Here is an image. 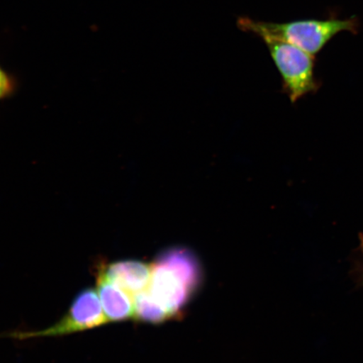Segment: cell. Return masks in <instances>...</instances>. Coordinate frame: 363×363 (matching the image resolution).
<instances>
[{
    "mask_svg": "<svg viewBox=\"0 0 363 363\" xmlns=\"http://www.w3.org/2000/svg\"><path fill=\"white\" fill-rule=\"evenodd\" d=\"M238 26L244 33L257 36L267 35L285 40L315 57L334 36L343 31L356 33L358 21L356 17H352L346 20H301L274 23L240 17Z\"/></svg>",
    "mask_w": 363,
    "mask_h": 363,
    "instance_id": "6da1fadb",
    "label": "cell"
},
{
    "mask_svg": "<svg viewBox=\"0 0 363 363\" xmlns=\"http://www.w3.org/2000/svg\"><path fill=\"white\" fill-rule=\"evenodd\" d=\"M258 38L269 49L282 78L284 92L290 101L296 103L306 95L316 92L319 84L315 75V56L270 35H262Z\"/></svg>",
    "mask_w": 363,
    "mask_h": 363,
    "instance_id": "7a4b0ae2",
    "label": "cell"
},
{
    "mask_svg": "<svg viewBox=\"0 0 363 363\" xmlns=\"http://www.w3.org/2000/svg\"><path fill=\"white\" fill-rule=\"evenodd\" d=\"M107 323L96 291L94 289H85L76 295L69 310L55 325L43 330L16 331L7 335L18 340L58 337L99 328Z\"/></svg>",
    "mask_w": 363,
    "mask_h": 363,
    "instance_id": "3957f363",
    "label": "cell"
},
{
    "mask_svg": "<svg viewBox=\"0 0 363 363\" xmlns=\"http://www.w3.org/2000/svg\"><path fill=\"white\" fill-rule=\"evenodd\" d=\"M147 290L169 317L180 314L194 295L178 274L157 262L152 265L151 279Z\"/></svg>",
    "mask_w": 363,
    "mask_h": 363,
    "instance_id": "277c9868",
    "label": "cell"
},
{
    "mask_svg": "<svg viewBox=\"0 0 363 363\" xmlns=\"http://www.w3.org/2000/svg\"><path fill=\"white\" fill-rule=\"evenodd\" d=\"M101 274L128 293L130 296L146 290L152 275V265L138 260H121L101 264Z\"/></svg>",
    "mask_w": 363,
    "mask_h": 363,
    "instance_id": "5b68a950",
    "label": "cell"
},
{
    "mask_svg": "<svg viewBox=\"0 0 363 363\" xmlns=\"http://www.w3.org/2000/svg\"><path fill=\"white\" fill-rule=\"evenodd\" d=\"M97 288L108 323L125 321L133 317V299L120 286L97 274Z\"/></svg>",
    "mask_w": 363,
    "mask_h": 363,
    "instance_id": "8992f818",
    "label": "cell"
},
{
    "mask_svg": "<svg viewBox=\"0 0 363 363\" xmlns=\"http://www.w3.org/2000/svg\"><path fill=\"white\" fill-rule=\"evenodd\" d=\"M157 262L169 267L178 274L194 294L202 284L201 263L192 252L183 247H175L162 252Z\"/></svg>",
    "mask_w": 363,
    "mask_h": 363,
    "instance_id": "52a82bcc",
    "label": "cell"
},
{
    "mask_svg": "<svg viewBox=\"0 0 363 363\" xmlns=\"http://www.w3.org/2000/svg\"><path fill=\"white\" fill-rule=\"evenodd\" d=\"M135 319L143 323L160 324L169 319V315L147 292V290L133 296Z\"/></svg>",
    "mask_w": 363,
    "mask_h": 363,
    "instance_id": "ba28073f",
    "label": "cell"
},
{
    "mask_svg": "<svg viewBox=\"0 0 363 363\" xmlns=\"http://www.w3.org/2000/svg\"><path fill=\"white\" fill-rule=\"evenodd\" d=\"M17 89L16 80L0 66V101L13 96Z\"/></svg>",
    "mask_w": 363,
    "mask_h": 363,
    "instance_id": "9c48e42d",
    "label": "cell"
},
{
    "mask_svg": "<svg viewBox=\"0 0 363 363\" xmlns=\"http://www.w3.org/2000/svg\"><path fill=\"white\" fill-rule=\"evenodd\" d=\"M360 238L362 257L354 263L352 275L355 278L356 282L360 286H363V235H361Z\"/></svg>",
    "mask_w": 363,
    "mask_h": 363,
    "instance_id": "30bf717a",
    "label": "cell"
}]
</instances>
